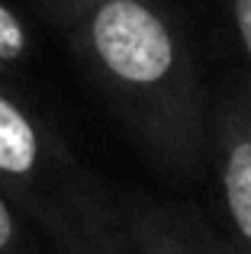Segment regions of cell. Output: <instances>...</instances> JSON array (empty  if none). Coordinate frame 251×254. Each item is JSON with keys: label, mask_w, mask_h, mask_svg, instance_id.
Here are the masks:
<instances>
[{"label": "cell", "mask_w": 251, "mask_h": 254, "mask_svg": "<svg viewBox=\"0 0 251 254\" xmlns=\"http://www.w3.org/2000/svg\"><path fill=\"white\" fill-rule=\"evenodd\" d=\"M0 196L55 254H135L123 196L36 103L26 77L0 71Z\"/></svg>", "instance_id": "cell-2"}, {"label": "cell", "mask_w": 251, "mask_h": 254, "mask_svg": "<svg viewBox=\"0 0 251 254\" xmlns=\"http://www.w3.org/2000/svg\"><path fill=\"white\" fill-rule=\"evenodd\" d=\"M0 254H32V229L0 196Z\"/></svg>", "instance_id": "cell-7"}, {"label": "cell", "mask_w": 251, "mask_h": 254, "mask_svg": "<svg viewBox=\"0 0 251 254\" xmlns=\"http://www.w3.org/2000/svg\"><path fill=\"white\" fill-rule=\"evenodd\" d=\"M126 225L135 254H235L216 219L190 199L123 190Z\"/></svg>", "instance_id": "cell-4"}, {"label": "cell", "mask_w": 251, "mask_h": 254, "mask_svg": "<svg viewBox=\"0 0 251 254\" xmlns=\"http://www.w3.org/2000/svg\"><path fill=\"white\" fill-rule=\"evenodd\" d=\"M216 3L232 39V49L239 55V68L251 81V0H216Z\"/></svg>", "instance_id": "cell-6"}, {"label": "cell", "mask_w": 251, "mask_h": 254, "mask_svg": "<svg viewBox=\"0 0 251 254\" xmlns=\"http://www.w3.org/2000/svg\"><path fill=\"white\" fill-rule=\"evenodd\" d=\"M64 49L164 180L209 174L213 87L174 0H100L58 26Z\"/></svg>", "instance_id": "cell-1"}, {"label": "cell", "mask_w": 251, "mask_h": 254, "mask_svg": "<svg viewBox=\"0 0 251 254\" xmlns=\"http://www.w3.org/2000/svg\"><path fill=\"white\" fill-rule=\"evenodd\" d=\"M94 3H100V0H36V6L45 13V19H49L55 29H58L62 23H68L71 16L90 10Z\"/></svg>", "instance_id": "cell-8"}, {"label": "cell", "mask_w": 251, "mask_h": 254, "mask_svg": "<svg viewBox=\"0 0 251 254\" xmlns=\"http://www.w3.org/2000/svg\"><path fill=\"white\" fill-rule=\"evenodd\" d=\"M209 184L219 232L235 254H251V81L229 68L213 87Z\"/></svg>", "instance_id": "cell-3"}, {"label": "cell", "mask_w": 251, "mask_h": 254, "mask_svg": "<svg viewBox=\"0 0 251 254\" xmlns=\"http://www.w3.org/2000/svg\"><path fill=\"white\" fill-rule=\"evenodd\" d=\"M36 58V36L13 0H0V71L26 77Z\"/></svg>", "instance_id": "cell-5"}]
</instances>
